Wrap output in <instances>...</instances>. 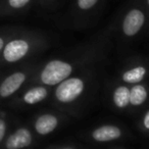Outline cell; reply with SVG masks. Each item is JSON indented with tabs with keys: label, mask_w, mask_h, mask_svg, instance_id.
I'll list each match as a JSON object with an SVG mask.
<instances>
[{
	"label": "cell",
	"mask_w": 149,
	"mask_h": 149,
	"mask_svg": "<svg viewBox=\"0 0 149 149\" xmlns=\"http://www.w3.org/2000/svg\"><path fill=\"white\" fill-rule=\"evenodd\" d=\"M72 72V66L70 63L63 60L54 59L49 61L42 70L40 79L42 83L48 86L58 85L68 79Z\"/></svg>",
	"instance_id": "cell-1"
},
{
	"label": "cell",
	"mask_w": 149,
	"mask_h": 149,
	"mask_svg": "<svg viewBox=\"0 0 149 149\" xmlns=\"http://www.w3.org/2000/svg\"><path fill=\"white\" fill-rule=\"evenodd\" d=\"M84 91V82L80 78H68L58 84L55 96L58 101L70 103L76 100Z\"/></svg>",
	"instance_id": "cell-2"
},
{
	"label": "cell",
	"mask_w": 149,
	"mask_h": 149,
	"mask_svg": "<svg viewBox=\"0 0 149 149\" xmlns=\"http://www.w3.org/2000/svg\"><path fill=\"white\" fill-rule=\"evenodd\" d=\"M29 49L30 45L26 40H13L4 46L3 57L7 62H17L27 55Z\"/></svg>",
	"instance_id": "cell-3"
},
{
	"label": "cell",
	"mask_w": 149,
	"mask_h": 149,
	"mask_svg": "<svg viewBox=\"0 0 149 149\" xmlns=\"http://www.w3.org/2000/svg\"><path fill=\"white\" fill-rule=\"evenodd\" d=\"M145 22V15L139 9H131L126 15L123 22V32L125 35L132 37L136 35Z\"/></svg>",
	"instance_id": "cell-4"
},
{
	"label": "cell",
	"mask_w": 149,
	"mask_h": 149,
	"mask_svg": "<svg viewBox=\"0 0 149 149\" xmlns=\"http://www.w3.org/2000/svg\"><path fill=\"white\" fill-rule=\"evenodd\" d=\"M26 80V74L22 72H17L3 80L0 85V96L6 98L15 94L21 88Z\"/></svg>",
	"instance_id": "cell-5"
},
{
	"label": "cell",
	"mask_w": 149,
	"mask_h": 149,
	"mask_svg": "<svg viewBox=\"0 0 149 149\" xmlns=\"http://www.w3.org/2000/svg\"><path fill=\"white\" fill-rule=\"evenodd\" d=\"M31 143V132L26 128H21L8 137L5 142V147L7 149H22L30 146Z\"/></svg>",
	"instance_id": "cell-6"
},
{
	"label": "cell",
	"mask_w": 149,
	"mask_h": 149,
	"mask_svg": "<svg viewBox=\"0 0 149 149\" xmlns=\"http://www.w3.org/2000/svg\"><path fill=\"white\" fill-rule=\"evenodd\" d=\"M122 135V131L116 126H102L93 131L92 137L98 142H109L118 139Z\"/></svg>",
	"instance_id": "cell-7"
},
{
	"label": "cell",
	"mask_w": 149,
	"mask_h": 149,
	"mask_svg": "<svg viewBox=\"0 0 149 149\" xmlns=\"http://www.w3.org/2000/svg\"><path fill=\"white\" fill-rule=\"evenodd\" d=\"M58 120L53 114H43L35 123V130L40 135H48L56 129Z\"/></svg>",
	"instance_id": "cell-8"
},
{
	"label": "cell",
	"mask_w": 149,
	"mask_h": 149,
	"mask_svg": "<svg viewBox=\"0 0 149 149\" xmlns=\"http://www.w3.org/2000/svg\"><path fill=\"white\" fill-rule=\"evenodd\" d=\"M47 96V90L44 87H35L27 91L24 95V101L27 104H36L43 101Z\"/></svg>",
	"instance_id": "cell-9"
},
{
	"label": "cell",
	"mask_w": 149,
	"mask_h": 149,
	"mask_svg": "<svg viewBox=\"0 0 149 149\" xmlns=\"http://www.w3.org/2000/svg\"><path fill=\"white\" fill-rule=\"evenodd\" d=\"M147 90L143 85L136 84L132 89H130V104L138 106L143 104L147 99Z\"/></svg>",
	"instance_id": "cell-10"
},
{
	"label": "cell",
	"mask_w": 149,
	"mask_h": 149,
	"mask_svg": "<svg viewBox=\"0 0 149 149\" xmlns=\"http://www.w3.org/2000/svg\"><path fill=\"white\" fill-rule=\"evenodd\" d=\"M146 68L144 66H136L123 74V81L129 84H136L144 79Z\"/></svg>",
	"instance_id": "cell-11"
},
{
	"label": "cell",
	"mask_w": 149,
	"mask_h": 149,
	"mask_svg": "<svg viewBox=\"0 0 149 149\" xmlns=\"http://www.w3.org/2000/svg\"><path fill=\"white\" fill-rule=\"evenodd\" d=\"M113 102L118 108H125L130 104V89L120 86L113 92Z\"/></svg>",
	"instance_id": "cell-12"
},
{
	"label": "cell",
	"mask_w": 149,
	"mask_h": 149,
	"mask_svg": "<svg viewBox=\"0 0 149 149\" xmlns=\"http://www.w3.org/2000/svg\"><path fill=\"white\" fill-rule=\"evenodd\" d=\"M98 0H78V5L81 9H89L97 3Z\"/></svg>",
	"instance_id": "cell-13"
},
{
	"label": "cell",
	"mask_w": 149,
	"mask_h": 149,
	"mask_svg": "<svg viewBox=\"0 0 149 149\" xmlns=\"http://www.w3.org/2000/svg\"><path fill=\"white\" fill-rule=\"evenodd\" d=\"M31 0H8V4L13 8H22L25 7Z\"/></svg>",
	"instance_id": "cell-14"
},
{
	"label": "cell",
	"mask_w": 149,
	"mask_h": 149,
	"mask_svg": "<svg viewBox=\"0 0 149 149\" xmlns=\"http://www.w3.org/2000/svg\"><path fill=\"white\" fill-rule=\"evenodd\" d=\"M5 132H6V124L2 118H0V143L4 138Z\"/></svg>",
	"instance_id": "cell-15"
},
{
	"label": "cell",
	"mask_w": 149,
	"mask_h": 149,
	"mask_svg": "<svg viewBox=\"0 0 149 149\" xmlns=\"http://www.w3.org/2000/svg\"><path fill=\"white\" fill-rule=\"evenodd\" d=\"M143 125H144V127L147 130H149V110L146 112V114H145L144 120H143Z\"/></svg>",
	"instance_id": "cell-16"
},
{
	"label": "cell",
	"mask_w": 149,
	"mask_h": 149,
	"mask_svg": "<svg viewBox=\"0 0 149 149\" xmlns=\"http://www.w3.org/2000/svg\"><path fill=\"white\" fill-rule=\"evenodd\" d=\"M3 46H4V41H3V39L1 37H0V51L2 50Z\"/></svg>",
	"instance_id": "cell-17"
},
{
	"label": "cell",
	"mask_w": 149,
	"mask_h": 149,
	"mask_svg": "<svg viewBox=\"0 0 149 149\" xmlns=\"http://www.w3.org/2000/svg\"><path fill=\"white\" fill-rule=\"evenodd\" d=\"M147 3H148V5H149V0H147Z\"/></svg>",
	"instance_id": "cell-18"
},
{
	"label": "cell",
	"mask_w": 149,
	"mask_h": 149,
	"mask_svg": "<svg viewBox=\"0 0 149 149\" xmlns=\"http://www.w3.org/2000/svg\"><path fill=\"white\" fill-rule=\"evenodd\" d=\"M65 149H70V148H65Z\"/></svg>",
	"instance_id": "cell-19"
}]
</instances>
